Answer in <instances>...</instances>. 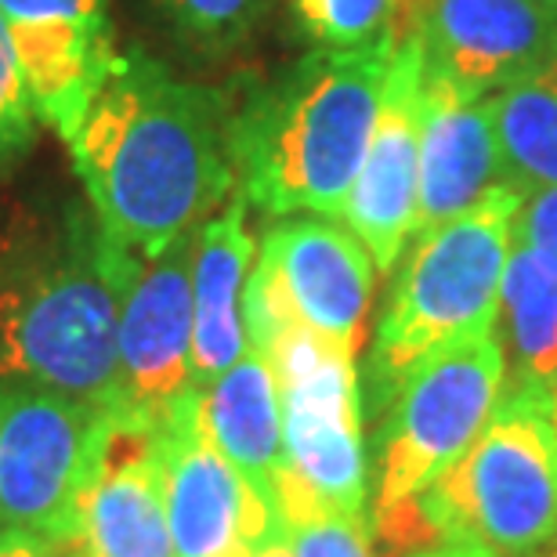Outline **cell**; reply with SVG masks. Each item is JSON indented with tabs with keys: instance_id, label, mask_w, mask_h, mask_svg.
I'll list each match as a JSON object with an SVG mask.
<instances>
[{
	"instance_id": "obj_1",
	"label": "cell",
	"mask_w": 557,
	"mask_h": 557,
	"mask_svg": "<svg viewBox=\"0 0 557 557\" xmlns=\"http://www.w3.org/2000/svg\"><path fill=\"white\" fill-rule=\"evenodd\" d=\"M70 145L98 225L135 258L199 232L236 188L232 102L127 48Z\"/></svg>"
},
{
	"instance_id": "obj_2",
	"label": "cell",
	"mask_w": 557,
	"mask_h": 557,
	"mask_svg": "<svg viewBox=\"0 0 557 557\" xmlns=\"http://www.w3.org/2000/svg\"><path fill=\"white\" fill-rule=\"evenodd\" d=\"M116 247L91 203L59 199L0 225V381L116 403Z\"/></svg>"
},
{
	"instance_id": "obj_3",
	"label": "cell",
	"mask_w": 557,
	"mask_h": 557,
	"mask_svg": "<svg viewBox=\"0 0 557 557\" xmlns=\"http://www.w3.org/2000/svg\"><path fill=\"white\" fill-rule=\"evenodd\" d=\"M395 33L359 48H311L232 106L243 199L269 218H341L366 160Z\"/></svg>"
},
{
	"instance_id": "obj_4",
	"label": "cell",
	"mask_w": 557,
	"mask_h": 557,
	"mask_svg": "<svg viewBox=\"0 0 557 557\" xmlns=\"http://www.w3.org/2000/svg\"><path fill=\"white\" fill-rule=\"evenodd\" d=\"M521 193L499 182L471 210L409 239L362 373V406L381 417L428 355L496 326Z\"/></svg>"
},
{
	"instance_id": "obj_5",
	"label": "cell",
	"mask_w": 557,
	"mask_h": 557,
	"mask_svg": "<svg viewBox=\"0 0 557 557\" xmlns=\"http://www.w3.org/2000/svg\"><path fill=\"white\" fill-rule=\"evenodd\" d=\"M507 384L496 326L428 355L376 420L370 529L387 557L428 547L423 493L467 453Z\"/></svg>"
},
{
	"instance_id": "obj_6",
	"label": "cell",
	"mask_w": 557,
	"mask_h": 557,
	"mask_svg": "<svg viewBox=\"0 0 557 557\" xmlns=\"http://www.w3.org/2000/svg\"><path fill=\"white\" fill-rule=\"evenodd\" d=\"M431 543L478 540L529 557L557 540V395L504 384L485 428L420 499Z\"/></svg>"
},
{
	"instance_id": "obj_7",
	"label": "cell",
	"mask_w": 557,
	"mask_h": 557,
	"mask_svg": "<svg viewBox=\"0 0 557 557\" xmlns=\"http://www.w3.org/2000/svg\"><path fill=\"white\" fill-rule=\"evenodd\" d=\"M376 286V264L359 236L333 218H275L243 289L247 344L264 351L286 330H308L359 355Z\"/></svg>"
},
{
	"instance_id": "obj_8",
	"label": "cell",
	"mask_w": 557,
	"mask_h": 557,
	"mask_svg": "<svg viewBox=\"0 0 557 557\" xmlns=\"http://www.w3.org/2000/svg\"><path fill=\"white\" fill-rule=\"evenodd\" d=\"M272 362L283 406L286 471L341 515L370 507L366 406L355 355L308 330H286L261 351Z\"/></svg>"
},
{
	"instance_id": "obj_9",
	"label": "cell",
	"mask_w": 557,
	"mask_h": 557,
	"mask_svg": "<svg viewBox=\"0 0 557 557\" xmlns=\"http://www.w3.org/2000/svg\"><path fill=\"white\" fill-rule=\"evenodd\" d=\"M59 557H177L166 521L160 420L98 409Z\"/></svg>"
},
{
	"instance_id": "obj_10",
	"label": "cell",
	"mask_w": 557,
	"mask_h": 557,
	"mask_svg": "<svg viewBox=\"0 0 557 557\" xmlns=\"http://www.w3.org/2000/svg\"><path fill=\"white\" fill-rule=\"evenodd\" d=\"M95 417L51 387L0 381V532H37L59 550Z\"/></svg>"
},
{
	"instance_id": "obj_11",
	"label": "cell",
	"mask_w": 557,
	"mask_h": 557,
	"mask_svg": "<svg viewBox=\"0 0 557 557\" xmlns=\"http://www.w3.org/2000/svg\"><path fill=\"white\" fill-rule=\"evenodd\" d=\"M193 247L196 232L160 258L120 261L116 311V403L163 420L199 392L193 381Z\"/></svg>"
},
{
	"instance_id": "obj_12",
	"label": "cell",
	"mask_w": 557,
	"mask_h": 557,
	"mask_svg": "<svg viewBox=\"0 0 557 557\" xmlns=\"http://www.w3.org/2000/svg\"><path fill=\"white\" fill-rule=\"evenodd\" d=\"M166 521L177 557H228L286 536L278 510L247 485L203 428L199 392L160 420Z\"/></svg>"
},
{
	"instance_id": "obj_13",
	"label": "cell",
	"mask_w": 557,
	"mask_h": 557,
	"mask_svg": "<svg viewBox=\"0 0 557 557\" xmlns=\"http://www.w3.org/2000/svg\"><path fill=\"white\" fill-rule=\"evenodd\" d=\"M420 124H423V54L420 37L398 40L366 160L355 177L344 225H348L381 272L403 261L417 232L420 203Z\"/></svg>"
},
{
	"instance_id": "obj_14",
	"label": "cell",
	"mask_w": 557,
	"mask_h": 557,
	"mask_svg": "<svg viewBox=\"0 0 557 557\" xmlns=\"http://www.w3.org/2000/svg\"><path fill=\"white\" fill-rule=\"evenodd\" d=\"M423 84L463 102L515 84L557 37V11L532 0H431L417 26Z\"/></svg>"
},
{
	"instance_id": "obj_15",
	"label": "cell",
	"mask_w": 557,
	"mask_h": 557,
	"mask_svg": "<svg viewBox=\"0 0 557 557\" xmlns=\"http://www.w3.org/2000/svg\"><path fill=\"white\" fill-rule=\"evenodd\" d=\"M504 182L493 98L463 102L423 84L420 124V203L417 232H431L471 210L488 188Z\"/></svg>"
},
{
	"instance_id": "obj_16",
	"label": "cell",
	"mask_w": 557,
	"mask_h": 557,
	"mask_svg": "<svg viewBox=\"0 0 557 557\" xmlns=\"http://www.w3.org/2000/svg\"><path fill=\"white\" fill-rule=\"evenodd\" d=\"M250 203L228 199L203 221L193 247V381L203 392L247 355L243 289L258 258V239L247 225Z\"/></svg>"
},
{
	"instance_id": "obj_17",
	"label": "cell",
	"mask_w": 557,
	"mask_h": 557,
	"mask_svg": "<svg viewBox=\"0 0 557 557\" xmlns=\"http://www.w3.org/2000/svg\"><path fill=\"white\" fill-rule=\"evenodd\" d=\"M11 40L22 65L29 102L48 127L70 141L87 109L116 70V40L109 18L15 22Z\"/></svg>"
},
{
	"instance_id": "obj_18",
	"label": "cell",
	"mask_w": 557,
	"mask_h": 557,
	"mask_svg": "<svg viewBox=\"0 0 557 557\" xmlns=\"http://www.w3.org/2000/svg\"><path fill=\"white\" fill-rule=\"evenodd\" d=\"M199 413L214 445L228 456L247 485L275 507V482L286 467L283 406L272 362L261 351L247 355L199 392Z\"/></svg>"
},
{
	"instance_id": "obj_19",
	"label": "cell",
	"mask_w": 557,
	"mask_h": 557,
	"mask_svg": "<svg viewBox=\"0 0 557 557\" xmlns=\"http://www.w3.org/2000/svg\"><path fill=\"white\" fill-rule=\"evenodd\" d=\"M507 381L557 395V272L521 243L510 247L496 308Z\"/></svg>"
},
{
	"instance_id": "obj_20",
	"label": "cell",
	"mask_w": 557,
	"mask_h": 557,
	"mask_svg": "<svg viewBox=\"0 0 557 557\" xmlns=\"http://www.w3.org/2000/svg\"><path fill=\"white\" fill-rule=\"evenodd\" d=\"M504 182L521 196L557 185V37L504 91L493 95Z\"/></svg>"
},
{
	"instance_id": "obj_21",
	"label": "cell",
	"mask_w": 557,
	"mask_h": 557,
	"mask_svg": "<svg viewBox=\"0 0 557 557\" xmlns=\"http://www.w3.org/2000/svg\"><path fill=\"white\" fill-rule=\"evenodd\" d=\"M275 510L294 557H373L370 515H341L283 467L275 482Z\"/></svg>"
},
{
	"instance_id": "obj_22",
	"label": "cell",
	"mask_w": 557,
	"mask_h": 557,
	"mask_svg": "<svg viewBox=\"0 0 557 557\" xmlns=\"http://www.w3.org/2000/svg\"><path fill=\"white\" fill-rule=\"evenodd\" d=\"M185 48L199 54H228L243 48L264 15V0H149Z\"/></svg>"
},
{
	"instance_id": "obj_23",
	"label": "cell",
	"mask_w": 557,
	"mask_h": 557,
	"mask_svg": "<svg viewBox=\"0 0 557 557\" xmlns=\"http://www.w3.org/2000/svg\"><path fill=\"white\" fill-rule=\"evenodd\" d=\"M300 33L315 48H359L395 33L398 0H289Z\"/></svg>"
},
{
	"instance_id": "obj_24",
	"label": "cell",
	"mask_w": 557,
	"mask_h": 557,
	"mask_svg": "<svg viewBox=\"0 0 557 557\" xmlns=\"http://www.w3.org/2000/svg\"><path fill=\"white\" fill-rule=\"evenodd\" d=\"M37 109L29 102L26 81H22V65L11 40L8 18L0 15V166L15 163L26 156L37 141Z\"/></svg>"
},
{
	"instance_id": "obj_25",
	"label": "cell",
	"mask_w": 557,
	"mask_h": 557,
	"mask_svg": "<svg viewBox=\"0 0 557 557\" xmlns=\"http://www.w3.org/2000/svg\"><path fill=\"white\" fill-rule=\"evenodd\" d=\"M515 243H521L557 272V185L532 188V193L521 196L515 218Z\"/></svg>"
},
{
	"instance_id": "obj_26",
	"label": "cell",
	"mask_w": 557,
	"mask_h": 557,
	"mask_svg": "<svg viewBox=\"0 0 557 557\" xmlns=\"http://www.w3.org/2000/svg\"><path fill=\"white\" fill-rule=\"evenodd\" d=\"M0 15L8 26L15 22H54V18H109L106 0H0Z\"/></svg>"
},
{
	"instance_id": "obj_27",
	"label": "cell",
	"mask_w": 557,
	"mask_h": 557,
	"mask_svg": "<svg viewBox=\"0 0 557 557\" xmlns=\"http://www.w3.org/2000/svg\"><path fill=\"white\" fill-rule=\"evenodd\" d=\"M0 557H59V550L37 532H0Z\"/></svg>"
},
{
	"instance_id": "obj_28",
	"label": "cell",
	"mask_w": 557,
	"mask_h": 557,
	"mask_svg": "<svg viewBox=\"0 0 557 557\" xmlns=\"http://www.w3.org/2000/svg\"><path fill=\"white\" fill-rule=\"evenodd\" d=\"M403 557H499L493 547L478 540H438V543H428L420 550H409Z\"/></svg>"
},
{
	"instance_id": "obj_29",
	"label": "cell",
	"mask_w": 557,
	"mask_h": 557,
	"mask_svg": "<svg viewBox=\"0 0 557 557\" xmlns=\"http://www.w3.org/2000/svg\"><path fill=\"white\" fill-rule=\"evenodd\" d=\"M253 557H294V550H289V540L286 536H275L269 543H261V547L253 550Z\"/></svg>"
},
{
	"instance_id": "obj_30",
	"label": "cell",
	"mask_w": 557,
	"mask_h": 557,
	"mask_svg": "<svg viewBox=\"0 0 557 557\" xmlns=\"http://www.w3.org/2000/svg\"><path fill=\"white\" fill-rule=\"evenodd\" d=\"M529 557H557V540L550 543V547H543V550H536V554H529Z\"/></svg>"
},
{
	"instance_id": "obj_31",
	"label": "cell",
	"mask_w": 557,
	"mask_h": 557,
	"mask_svg": "<svg viewBox=\"0 0 557 557\" xmlns=\"http://www.w3.org/2000/svg\"><path fill=\"white\" fill-rule=\"evenodd\" d=\"M532 4H543V8H550V11H557V0H532Z\"/></svg>"
}]
</instances>
